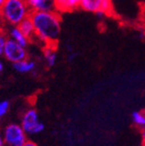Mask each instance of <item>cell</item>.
<instances>
[{"mask_svg": "<svg viewBox=\"0 0 145 146\" xmlns=\"http://www.w3.org/2000/svg\"><path fill=\"white\" fill-rule=\"evenodd\" d=\"M30 16L34 23L36 36L48 46H52L59 38L62 25L61 17L54 11H35Z\"/></svg>", "mask_w": 145, "mask_h": 146, "instance_id": "cell-1", "label": "cell"}, {"mask_svg": "<svg viewBox=\"0 0 145 146\" xmlns=\"http://www.w3.org/2000/svg\"><path fill=\"white\" fill-rule=\"evenodd\" d=\"M30 9L27 0H6L0 12L6 21L18 26L30 16Z\"/></svg>", "mask_w": 145, "mask_h": 146, "instance_id": "cell-2", "label": "cell"}, {"mask_svg": "<svg viewBox=\"0 0 145 146\" xmlns=\"http://www.w3.org/2000/svg\"><path fill=\"white\" fill-rule=\"evenodd\" d=\"M23 130L27 135H34L43 132L45 125L39 120L38 111L35 109H30L23 114L21 118V124Z\"/></svg>", "mask_w": 145, "mask_h": 146, "instance_id": "cell-3", "label": "cell"}, {"mask_svg": "<svg viewBox=\"0 0 145 146\" xmlns=\"http://www.w3.org/2000/svg\"><path fill=\"white\" fill-rule=\"evenodd\" d=\"M4 138L9 146H23L27 142V134L18 124H10L5 128Z\"/></svg>", "mask_w": 145, "mask_h": 146, "instance_id": "cell-4", "label": "cell"}, {"mask_svg": "<svg viewBox=\"0 0 145 146\" xmlns=\"http://www.w3.org/2000/svg\"><path fill=\"white\" fill-rule=\"evenodd\" d=\"M3 54L7 60L13 63L27 59V52L25 47L21 46L13 38L6 40Z\"/></svg>", "mask_w": 145, "mask_h": 146, "instance_id": "cell-5", "label": "cell"}, {"mask_svg": "<svg viewBox=\"0 0 145 146\" xmlns=\"http://www.w3.org/2000/svg\"><path fill=\"white\" fill-rule=\"evenodd\" d=\"M28 6L35 11H53L55 7L54 0H27Z\"/></svg>", "mask_w": 145, "mask_h": 146, "instance_id": "cell-6", "label": "cell"}, {"mask_svg": "<svg viewBox=\"0 0 145 146\" xmlns=\"http://www.w3.org/2000/svg\"><path fill=\"white\" fill-rule=\"evenodd\" d=\"M19 29L21 31L27 38L30 39L32 36H36V32H35V27H34V23L30 18V16H28L27 18H25L21 23L18 25Z\"/></svg>", "mask_w": 145, "mask_h": 146, "instance_id": "cell-7", "label": "cell"}, {"mask_svg": "<svg viewBox=\"0 0 145 146\" xmlns=\"http://www.w3.org/2000/svg\"><path fill=\"white\" fill-rule=\"evenodd\" d=\"M103 0H81L80 6L85 11L90 13H96L101 10Z\"/></svg>", "mask_w": 145, "mask_h": 146, "instance_id": "cell-8", "label": "cell"}, {"mask_svg": "<svg viewBox=\"0 0 145 146\" xmlns=\"http://www.w3.org/2000/svg\"><path fill=\"white\" fill-rule=\"evenodd\" d=\"M10 36H11V38L15 40L17 43L20 44L21 46H23L24 47L27 46L28 43V38L23 32H21V31L20 30L18 26L13 27V29H11Z\"/></svg>", "mask_w": 145, "mask_h": 146, "instance_id": "cell-9", "label": "cell"}, {"mask_svg": "<svg viewBox=\"0 0 145 146\" xmlns=\"http://www.w3.org/2000/svg\"><path fill=\"white\" fill-rule=\"evenodd\" d=\"M35 66H36V64L34 62L28 61L27 59L13 63V68L15 69V70H17L18 72H21V73L30 72L35 69Z\"/></svg>", "mask_w": 145, "mask_h": 146, "instance_id": "cell-10", "label": "cell"}, {"mask_svg": "<svg viewBox=\"0 0 145 146\" xmlns=\"http://www.w3.org/2000/svg\"><path fill=\"white\" fill-rule=\"evenodd\" d=\"M44 55H45V59L48 66L49 67L54 66L56 63V60H57V55L52 46H48V47L46 48Z\"/></svg>", "mask_w": 145, "mask_h": 146, "instance_id": "cell-11", "label": "cell"}, {"mask_svg": "<svg viewBox=\"0 0 145 146\" xmlns=\"http://www.w3.org/2000/svg\"><path fill=\"white\" fill-rule=\"evenodd\" d=\"M133 122L140 127H145V114L141 111H134L132 113Z\"/></svg>", "mask_w": 145, "mask_h": 146, "instance_id": "cell-12", "label": "cell"}, {"mask_svg": "<svg viewBox=\"0 0 145 146\" xmlns=\"http://www.w3.org/2000/svg\"><path fill=\"white\" fill-rule=\"evenodd\" d=\"M81 0H66L62 6L61 11L62 12H69V11H73L78 6H80Z\"/></svg>", "mask_w": 145, "mask_h": 146, "instance_id": "cell-13", "label": "cell"}, {"mask_svg": "<svg viewBox=\"0 0 145 146\" xmlns=\"http://www.w3.org/2000/svg\"><path fill=\"white\" fill-rule=\"evenodd\" d=\"M101 11H103L106 15H110L113 11V5L111 0H103Z\"/></svg>", "mask_w": 145, "mask_h": 146, "instance_id": "cell-14", "label": "cell"}, {"mask_svg": "<svg viewBox=\"0 0 145 146\" xmlns=\"http://www.w3.org/2000/svg\"><path fill=\"white\" fill-rule=\"evenodd\" d=\"M8 109H9L8 101H1L0 102V119L7 113Z\"/></svg>", "mask_w": 145, "mask_h": 146, "instance_id": "cell-15", "label": "cell"}, {"mask_svg": "<svg viewBox=\"0 0 145 146\" xmlns=\"http://www.w3.org/2000/svg\"><path fill=\"white\" fill-rule=\"evenodd\" d=\"M6 40L7 39L5 38V36L2 32H0V55L3 54V53H4V48H5Z\"/></svg>", "mask_w": 145, "mask_h": 146, "instance_id": "cell-16", "label": "cell"}, {"mask_svg": "<svg viewBox=\"0 0 145 146\" xmlns=\"http://www.w3.org/2000/svg\"><path fill=\"white\" fill-rule=\"evenodd\" d=\"M65 1L66 0H54V2H55V8H57L58 10H62V6L65 3Z\"/></svg>", "mask_w": 145, "mask_h": 146, "instance_id": "cell-17", "label": "cell"}, {"mask_svg": "<svg viewBox=\"0 0 145 146\" xmlns=\"http://www.w3.org/2000/svg\"><path fill=\"white\" fill-rule=\"evenodd\" d=\"M77 55V53H75L74 51H71L70 54V55H69V60H70V61L74 60Z\"/></svg>", "mask_w": 145, "mask_h": 146, "instance_id": "cell-18", "label": "cell"}, {"mask_svg": "<svg viewBox=\"0 0 145 146\" xmlns=\"http://www.w3.org/2000/svg\"><path fill=\"white\" fill-rule=\"evenodd\" d=\"M23 146H38V145H37V143H35L32 141H27Z\"/></svg>", "mask_w": 145, "mask_h": 146, "instance_id": "cell-19", "label": "cell"}, {"mask_svg": "<svg viewBox=\"0 0 145 146\" xmlns=\"http://www.w3.org/2000/svg\"><path fill=\"white\" fill-rule=\"evenodd\" d=\"M5 143V142L4 135H2V133L0 132V146H4Z\"/></svg>", "mask_w": 145, "mask_h": 146, "instance_id": "cell-20", "label": "cell"}, {"mask_svg": "<svg viewBox=\"0 0 145 146\" xmlns=\"http://www.w3.org/2000/svg\"><path fill=\"white\" fill-rule=\"evenodd\" d=\"M142 141H143V143H145V128L142 130Z\"/></svg>", "mask_w": 145, "mask_h": 146, "instance_id": "cell-21", "label": "cell"}, {"mask_svg": "<svg viewBox=\"0 0 145 146\" xmlns=\"http://www.w3.org/2000/svg\"><path fill=\"white\" fill-rule=\"evenodd\" d=\"M5 1H6V0H0V10H1V8L3 7L4 4L5 3Z\"/></svg>", "mask_w": 145, "mask_h": 146, "instance_id": "cell-22", "label": "cell"}, {"mask_svg": "<svg viewBox=\"0 0 145 146\" xmlns=\"http://www.w3.org/2000/svg\"><path fill=\"white\" fill-rule=\"evenodd\" d=\"M2 70H3V63L2 62H0V72L2 71Z\"/></svg>", "mask_w": 145, "mask_h": 146, "instance_id": "cell-23", "label": "cell"}, {"mask_svg": "<svg viewBox=\"0 0 145 146\" xmlns=\"http://www.w3.org/2000/svg\"><path fill=\"white\" fill-rule=\"evenodd\" d=\"M142 38H143L145 39V31H143V32L142 33Z\"/></svg>", "mask_w": 145, "mask_h": 146, "instance_id": "cell-24", "label": "cell"}]
</instances>
